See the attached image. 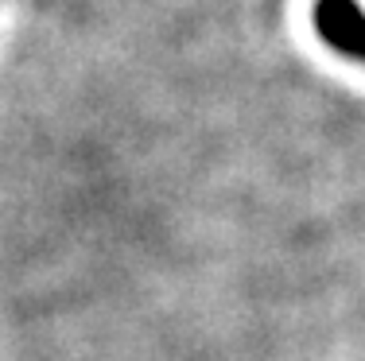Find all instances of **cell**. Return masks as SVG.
<instances>
[{
  "label": "cell",
  "instance_id": "obj_1",
  "mask_svg": "<svg viewBox=\"0 0 365 361\" xmlns=\"http://www.w3.org/2000/svg\"><path fill=\"white\" fill-rule=\"evenodd\" d=\"M319 31L346 55L365 58V20L354 0H319Z\"/></svg>",
  "mask_w": 365,
  "mask_h": 361
}]
</instances>
